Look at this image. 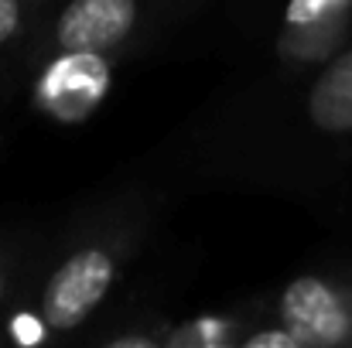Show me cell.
<instances>
[{
	"label": "cell",
	"instance_id": "6da1fadb",
	"mask_svg": "<svg viewBox=\"0 0 352 348\" xmlns=\"http://www.w3.org/2000/svg\"><path fill=\"white\" fill-rule=\"evenodd\" d=\"M113 280V263L100 249H82L65 259L45 287V321L58 332L76 328L107 294Z\"/></svg>",
	"mask_w": 352,
	"mask_h": 348
},
{
	"label": "cell",
	"instance_id": "7a4b0ae2",
	"mask_svg": "<svg viewBox=\"0 0 352 348\" xmlns=\"http://www.w3.org/2000/svg\"><path fill=\"white\" fill-rule=\"evenodd\" d=\"M284 332L294 335L298 345H339L349 332V318L339 297L322 280H294L284 294Z\"/></svg>",
	"mask_w": 352,
	"mask_h": 348
},
{
	"label": "cell",
	"instance_id": "3957f363",
	"mask_svg": "<svg viewBox=\"0 0 352 348\" xmlns=\"http://www.w3.org/2000/svg\"><path fill=\"white\" fill-rule=\"evenodd\" d=\"M133 0H72L58 21L65 51H100L130 31Z\"/></svg>",
	"mask_w": 352,
	"mask_h": 348
},
{
	"label": "cell",
	"instance_id": "277c9868",
	"mask_svg": "<svg viewBox=\"0 0 352 348\" xmlns=\"http://www.w3.org/2000/svg\"><path fill=\"white\" fill-rule=\"evenodd\" d=\"M311 119L322 130H352V51L342 55L311 89Z\"/></svg>",
	"mask_w": 352,
	"mask_h": 348
},
{
	"label": "cell",
	"instance_id": "5b68a950",
	"mask_svg": "<svg viewBox=\"0 0 352 348\" xmlns=\"http://www.w3.org/2000/svg\"><path fill=\"white\" fill-rule=\"evenodd\" d=\"M107 86V69L96 62V51H69L65 62H58L45 82V93L55 103H93L96 93Z\"/></svg>",
	"mask_w": 352,
	"mask_h": 348
},
{
	"label": "cell",
	"instance_id": "8992f818",
	"mask_svg": "<svg viewBox=\"0 0 352 348\" xmlns=\"http://www.w3.org/2000/svg\"><path fill=\"white\" fill-rule=\"evenodd\" d=\"M329 3H332V0H294V3H291V21H294V24H311Z\"/></svg>",
	"mask_w": 352,
	"mask_h": 348
},
{
	"label": "cell",
	"instance_id": "52a82bcc",
	"mask_svg": "<svg viewBox=\"0 0 352 348\" xmlns=\"http://www.w3.org/2000/svg\"><path fill=\"white\" fill-rule=\"evenodd\" d=\"M17 21H21V3L17 0H0V45L17 31Z\"/></svg>",
	"mask_w": 352,
	"mask_h": 348
},
{
	"label": "cell",
	"instance_id": "ba28073f",
	"mask_svg": "<svg viewBox=\"0 0 352 348\" xmlns=\"http://www.w3.org/2000/svg\"><path fill=\"white\" fill-rule=\"evenodd\" d=\"M246 345L250 348H267V345H298V342H294L291 332H263V335H253Z\"/></svg>",
	"mask_w": 352,
	"mask_h": 348
},
{
	"label": "cell",
	"instance_id": "9c48e42d",
	"mask_svg": "<svg viewBox=\"0 0 352 348\" xmlns=\"http://www.w3.org/2000/svg\"><path fill=\"white\" fill-rule=\"evenodd\" d=\"M14 335H17V338H24V342H38L41 328H38L31 318H17V325H14Z\"/></svg>",
	"mask_w": 352,
	"mask_h": 348
},
{
	"label": "cell",
	"instance_id": "30bf717a",
	"mask_svg": "<svg viewBox=\"0 0 352 348\" xmlns=\"http://www.w3.org/2000/svg\"><path fill=\"white\" fill-rule=\"evenodd\" d=\"M0 294H3V273H0Z\"/></svg>",
	"mask_w": 352,
	"mask_h": 348
}]
</instances>
